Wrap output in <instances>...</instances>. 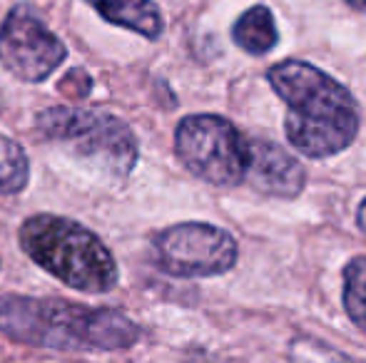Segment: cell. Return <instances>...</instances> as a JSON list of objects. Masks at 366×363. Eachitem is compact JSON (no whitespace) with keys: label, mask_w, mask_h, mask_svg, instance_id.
<instances>
[{"label":"cell","mask_w":366,"mask_h":363,"mask_svg":"<svg viewBox=\"0 0 366 363\" xmlns=\"http://www.w3.org/2000/svg\"><path fill=\"white\" fill-rule=\"evenodd\" d=\"M0 334L15 344L63 354L125 351L142 339L140 326L110 306L23 294H0Z\"/></svg>","instance_id":"6da1fadb"},{"label":"cell","mask_w":366,"mask_h":363,"mask_svg":"<svg viewBox=\"0 0 366 363\" xmlns=\"http://www.w3.org/2000/svg\"><path fill=\"white\" fill-rule=\"evenodd\" d=\"M267 80L290 107L285 135L304 157L327 160L357 140L362 125L359 105L329 73L304 60H282L267 70Z\"/></svg>","instance_id":"7a4b0ae2"},{"label":"cell","mask_w":366,"mask_h":363,"mask_svg":"<svg viewBox=\"0 0 366 363\" xmlns=\"http://www.w3.org/2000/svg\"><path fill=\"white\" fill-rule=\"evenodd\" d=\"M23 254L60 284L82 294H110L120 267L92 229L60 214H33L18 229Z\"/></svg>","instance_id":"3957f363"},{"label":"cell","mask_w":366,"mask_h":363,"mask_svg":"<svg viewBox=\"0 0 366 363\" xmlns=\"http://www.w3.org/2000/svg\"><path fill=\"white\" fill-rule=\"evenodd\" d=\"M35 132L77 162L92 165L110 182H125L140 157L132 127L105 110L77 105L48 107L35 115Z\"/></svg>","instance_id":"277c9868"},{"label":"cell","mask_w":366,"mask_h":363,"mask_svg":"<svg viewBox=\"0 0 366 363\" xmlns=\"http://www.w3.org/2000/svg\"><path fill=\"white\" fill-rule=\"evenodd\" d=\"M174 155L189 175L214 187H237L247 180L249 140L227 117L199 112L174 127Z\"/></svg>","instance_id":"5b68a950"},{"label":"cell","mask_w":366,"mask_h":363,"mask_svg":"<svg viewBox=\"0 0 366 363\" xmlns=\"http://www.w3.org/2000/svg\"><path fill=\"white\" fill-rule=\"evenodd\" d=\"M239 247L224 229L207 222H182L152 239V262L174 279H207L234 269Z\"/></svg>","instance_id":"8992f818"},{"label":"cell","mask_w":366,"mask_h":363,"mask_svg":"<svg viewBox=\"0 0 366 363\" xmlns=\"http://www.w3.org/2000/svg\"><path fill=\"white\" fill-rule=\"evenodd\" d=\"M68 60V45L28 5L8 10L0 25V65L20 83H45Z\"/></svg>","instance_id":"52a82bcc"},{"label":"cell","mask_w":366,"mask_h":363,"mask_svg":"<svg viewBox=\"0 0 366 363\" xmlns=\"http://www.w3.org/2000/svg\"><path fill=\"white\" fill-rule=\"evenodd\" d=\"M257 192L277 199H294L307 182L304 165L282 145L269 140H249V167L247 180Z\"/></svg>","instance_id":"ba28073f"},{"label":"cell","mask_w":366,"mask_h":363,"mask_svg":"<svg viewBox=\"0 0 366 363\" xmlns=\"http://www.w3.org/2000/svg\"><path fill=\"white\" fill-rule=\"evenodd\" d=\"M102 20L132 30L145 40H159L164 33V15L154 0H85Z\"/></svg>","instance_id":"9c48e42d"},{"label":"cell","mask_w":366,"mask_h":363,"mask_svg":"<svg viewBox=\"0 0 366 363\" xmlns=\"http://www.w3.org/2000/svg\"><path fill=\"white\" fill-rule=\"evenodd\" d=\"M232 40L249 55H267L280 40L274 15L267 5H252L232 25Z\"/></svg>","instance_id":"30bf717a"},{"label":"cell","mask_w":366,"mask_h":363,"mask_svg":"<svg viewBox=\"0 0 366 363\" xmlns=\"http://www.w3.org/2000/svg\"><path fill=\"white\" fill-rule=\"evenodd\" d=\"M30 182V160L23 145L0 132V194H20Z\"/></svg>","instance_id":"8fae6325"},{"label":"cell","mask_w":366,"mask_h":363,"mask_svg":"<svg viewBox=\"0 0 366 363\" xmlns=\"http://www.w3.org/2000/svg\"><path fill=\"white\" fill-rule=\"evenodd\" d=\"M342 301L349 319L366 334V257H354L342 272Z\"/></svg>","instance_id":"7c38bea8"},{"label":"cell","mask_w":366,"mask_h":363,"mask_svg":"<svg viewBox=\"0 0 366 363\" xmlns=\"http://www.w3.org/2000/svg\"><path fill=\"white\" fill-rule=\"evenodd\" d=\"M357 224H359V229L364 232V237H366V199L362 204H359V212H357Z\"/></svg>","instance_id":"4fadbf2b"},{"label":"cell","mask_w":366,"mask_h":363,"mask_svg":"<svg viewBox=\"0 0 366 363\" xmlns=\"http://www.w3.org/2000/svg\"><path fill=\"white\" fill-rule=\"evenodd\" d=\"M347 5H352L354 10H359V13H366V0H344Z\"/></svg>","instance_id":"5bb4252c"},{"label":"cell","mask_w":366,"mask_h":363,"mask_svg":"<svg viewBox=\"0 0 366 363\" xmlns=\"http://www.w3.org/2000/svg\"><path fill=\"white\" fill-rule=\"evenodd\" d=\"M0 267H3V259H0Z\"/></svg>","instance_id":"9a60e30c"}]
</instances>
